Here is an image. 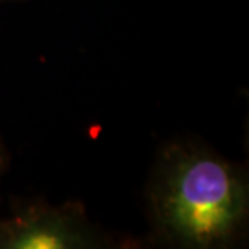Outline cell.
<instances>
[{"label":"cell","instance_id":"4","mask_svg":"<svg viewBox=\"0 0 249 249\" xmlns=\"http://www.w3.org/2000/svg\"><path fill=\"white\" fill-rule=\"evenodd\" d=\"M0 2H3V0H0Z\"/></svg>","mask_w":249,"mask_h":249},{"label":"cell","instance_id":"3","mask_svg":"<svg viewBox=\"0 0 249 249\" xmlns=\"http://www.w3.org/2000/svg\"><path fill=\"white\" fill-rule=\"evenodd\" d=\"M5 165H7V154H5V149L2 146V142H0V175L5 170Z\"/></svg>","mask_w":249,"mask_h":249},{"label":"cell","instance_id":"2","mask_svg":"<svg viewBox=\"0 0 249 249\" xmlns=\"http://www.w3.org/2000/svg\"><path fill=\"white\" fill-rule=\"evenodd\" d=\"M102 238L88 222L81 204L60 207L44 202H21L13 215L0 220V249L97 248Z\"/></svg>","mask_w":249,"mask_h":249},{"label":"cell","instance_id":"1","mask_svg":"<svg viewBox=\"0 0 249 249\" xmlns=\"http://www.w3.org/2000/svg\"><path fill=\"white\" fill-rule=\"evenodd\" d=\"M241 167L194 142L163 149L149 188L159 240L180 248H228L248 220Z\"/></svg>","mask_w":249,"mask_h":249}]
</instances>
